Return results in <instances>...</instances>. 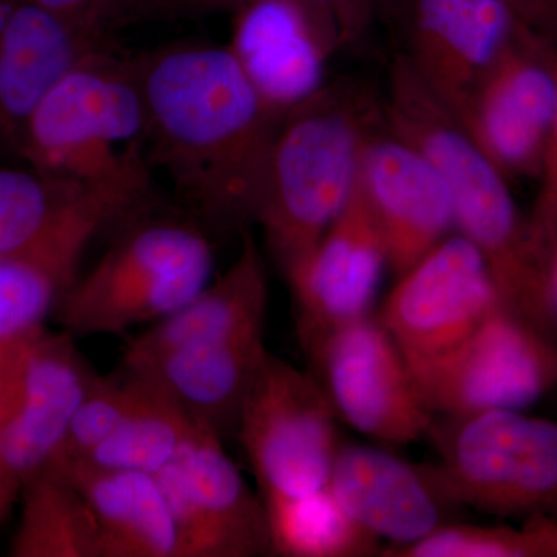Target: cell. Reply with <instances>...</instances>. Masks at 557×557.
Here are the masks:
<instances>
[{
	"instance_id": "38",
	"label": "cell",
	"mask_w": 557,
	"mask_h": 557,
	"mask_svg": "<svg viewBox=\"0 0 557 557\" xmlns=\"http://www.w3.org/2000/svg\"><path fill=\"white\" fill-rule=\"evenodd\" d=\"M556 542H557V520H556Z\"/></svg>"
},
{
	"instance_id": "19",
	"label": "cell",
	"mask_w": 557,
	"mask_h": 557,
	"mask_svg": "<svg viewBox=\"0 0 557 557\" xmlns=\"http://www.w3.org/2000/svg\"><path fill=\"white\" fill-rule=\"evenodd\" d=\"M358 186L383 234L388 269L397 274L456 233L453 194L442 172L386 121L362 150Z\"/></svg>"
},
{
	"instance_id": "20",
	"label": "cell",
	"mask_w": 557,
	"mask_h": 557,
	"mask_svg": "<svg viewBox=\"0 0 557 557\" xmlns=\"http://www.w3.org/2000/svg\"><path fill=\"white\" fill-rule=\"evenodd\" d=\"M115 46L32 0H0V149L20 153L32 113L94 51Z\"/></svg>"
},
{
	"instance_id": "16",
	"label": "cell",
	"mask_w": 557,
	"mask_h": 557,
	"mask_svg": "<svg viewBox=\"0 0 557 557\" xmlns=\"http://www.w3.org/2000/svg\"><path fill=\"white\" fill-rule=\"evenodd\" d=\"M230 16L231 51L282 115L327 84L330 61L346 50L332 14L310 0H244Z\"/></svg>"
},
{
	"instance_id": "14",
	"label": "cell",
	"mask_w": 557,
	"mask_h": 557,
	"mask_svg": "<svg viewBox=\"0 0 557 557\" xmlns=\"http://www.w3.org/2000/svg\"><path fill=\"white\" fill-rule=\"evenodd\" d=\"M557 113V39L531 32L460 112L469 138L508 180L539 177Z\"/></svg>"
},
{
	"instance_id": "9",
	"label": "cell",
	"mask_w": 557,
	"mask_h": 557,
	"mask_svg": "<svg viewBox=\"0 0 557 557\" xmlns=\"http://www.w3.org/2000/svg\"><path fill=\"white\" fill-rule=\"evenodd\" d=\"M410 369L435 417L522 410L556 386L557 344L502 307L458 346Z\"/></svg>"
},
{
	"instance_id": "36",
	"label": "cell",
	"mask_w": 557,
	"mask_h": 557,
	"mask_svg": "<svg viewBox=\"0 0 557 557\" xmlns=\"http://www.w3.org/2000/svg\"><path fill=\"white\" fill-rule=\"evenodd\" d=\"M412 0H372L376 22H386L392 27H399L406 10Z\"/></svg>"
},
{
	"instance_id": "7",
	"label": "cell",
	"mask_w": 557,
	"mask_h": 557,
	"mask_svg": "<svg viewBox=\"0 0 557 557\" xmlns=\"http://www.w3.org/2000/svg\"><path fill=\"white\" fill-rule=\"evenodd\" d=\"M338 421L317 376L269 351L236 431L262 497L327 487L341 446Z\"/></svg>"
},
{
	"instance_id": "5",
	"label": "cell",
	"mask_w": 557,
	"mask_h": 557,
	"mask_svg": "<svg viewBox=\"0 0 557 557\" xmlns=\"http://www.w3.org/2000/svg\"><path fill=\"white\" fill-rule=\"evenodd\" d=\"M153 207L126 228L94 267L62 293L53 317L65 333L113 335L171 317L211 281L214 251L197 223L156 218Z\"/></svg>"
},
{
	"instance_id": "21",
	"label": "cell",
	"mask_w": 557,
	"mask_h": 557,
	"mask_svg": "<svg viewBox=\"0 0 557 557\" xmlns=\"http://www.w3.org/2000/svg\"><path fill=\"white\" fill-rule=\"evenodd\" d=\"M236 259L222 276L171 317L137 336L123 362L150 361L183 348L220 346L263 336L269 276L255 234L240 231Z\"/></svg>"
},
{
	"instance_id": "11",
	"label": "cell",
	"mask_w": 557,
	"mask_h": 557,
	"mask_svg": "<svg viewBox=\"0 0 557 557\" xmlns=\"http://www.w3.org/2000/svg\"><path fill=\"white\" fill-rule=\"evenodd\" d=\"M156 201L35 168H0V259L33 260L75 281L84 251L102 230Z\"/></svg>"
},
{
	"instance_id": "23",
	"label": "cell",
	"mask_w": 557,
	"mask_h": 557,
	"mask_svg": "<svg viewBox=\"0 0 557 557\" xmlns=\"http://www.w3.org/2000/svg\"><path fill=\"white\" fill-rule=\"evenodd\" d=\"M60 465L81 491L98 528V557H178L177 534L159 480L148 472Z\"/></svg>"
},
{
	"instance_id": "27",
	"label": "cell",
	"mask_w": 557,
	"mask_h": 557,
	"mask_svg": "<svg viewBox=\"0 0 557 557\" xmlns=\"http://www.w3.org/2000/svg\"><path fill=\"white\" fill-rule=\"evenodd\" d=\"M555 519L537 516L527 525H472L450 522L412 545L384 548L386 557H557Z\"/></svg>"
},
{
	"instance_id": "12",
	"label": "cell",
	"mask_w": 557,
	"mask_h": 557,
	"mask_svg": "<svg viewBox=\"0 0 557 557\" xmlns=\"http://www.w3.org/2000/svg\"><path fill=\"white\" fill-rule=\"evenodd\" d=\"M502 307L485 259L453 233L398 274L379 319L409 366H416L458 346Z\"/></svg>"
},
{
	"instance_id": "1",
	"label": "cell",
	"mask_w": 557,
	"mask_h": 557,
	"mask_svg": "<svg viewBox=\"0 0 557 557\" xmlns=\"http://www.w3.org/2000/svg\"><path fill=\"white\" fill-rule=\"evenodd\" d=\"M152 171L194 218L222 231L255 225L271 145L285 115L270 108L228 44H164L131 54Z\"/></svg>"
},
{
	"instance_id": "31",
	"label": "cell",
	"mask_w": 557,
	"mask_h": 557,
	"mask_svg": "<svg viewBox=\"0 0 557 557\" xmlns=\"http://www.w3.org/2000/svg\"><path fill=\"white\" fill-rule=\"evenodd\" d=\"M537 178L541 186H539L533 212L528 218V226H530L534 248L557 219V113Z\"/></svg>"
},
{
	"instance_id": "18",
	"label": "cell",
	"mask_w": 557,
	"mask_h": 557,
	"mask_svg": "<svg viewBox=\"0 0 557 557\" xmlns=\"http://www.w3.org/2000/svg\"><path fill=\"white\" fill-rule=\"evenodd\" d=\"M387 267L383 234L357 183L347 207L287 278L304 351L336 329L370 317Z\"/></svg>"
},
{
	"instance_id": "3",
	"label": "cell",
	"mask_w": 557,
	"mask_h": 557,
	"mask_svg": "<svg viewBox=\"0 0 557 557\" xmlns=\"http://www.w3.org/2000/svg\"><path fill=\"white\" fill-rule=\"evenodd\" d=\"M383 102L388 129L420 149L448 183L456 233L485 259L505 309L555 335L557 324L545 299L536 248L509 180L469 138L453 110L421 83L401 53L392 61Z\"/></svg>"
},
{
	"instance_id": "22",
	"label": "cell",
	"mask_w": 557,
	"mask_h": 557,
	"mask_svg": "<svg viewBox=\"0 0 557 557\" xmlns=\"http://www.w3.org/2000/svg\"><path fill=\"white\" fill-rule=\"evenodd\" d=\"M267 354L263 336H258L121 364L156 384L200 431L223 440L236 435L242 408Z\"/></svg>"
},
{
	"instance_id": "2",
	"label": "cell",
	"mask_w": 557,
	"mask_h": 557,
	"mask_svg": "<svg viewBox=\"0 0 557 557\" xmlns=\"http://www.w3.org/2000/svg\"><path fill=\"white\" fill-rule=\"evenodd\" d=\"M383 124V95L368 81L350 76L327 81L282 120L255 225L285 278L306 262L347 207L362 150Z\"/></svg>"
},
{
	"instance_id": "4",
	"label": "cell",
	"mask_w": 557,
	"mask_h": 557,
	"mask_svg": "<svg viewBox=\"0 0 557 557\" xmlns=\"http://www.w3.org/2000/svg\"><path fill=\"white\" fill-rule=\"evenodd\" d=\"M17 157L91 188L157 197L131 54L106 47L62 76L32 113Z\"/></svg>"
},
{
	"instance_id": "32",
	"label": "cell",
	"mask_w": 557,
	"mask_h": 557,
	"mask_svg": "<svg viewBox=\"0 0 557 557\" xmlns=\"http://www.w3.org/2000/svg\"><path fill=\"white\" fill-rule=\"evenodd\" d=\"M44 9L60 14L61 17L86 28V30L97 33V35L110 36L101 27L98 10H100V0H32Z\"/></svg>"
},
{
	"instance_id": "29",
	"label": "cell",
	"mask_w": 557,
	"mask_h": 557,
	"mask_svg": "<svg viewBox=\"0 0 557 557\" xmlns=\"http://www.w3.org/2000/svg\"><path fill=\"white\" fill-rule=\"evenodd\" d=\"M138 392L137 375L124 366L112 375H95L51 461H76L89 456L123 423L137 401Z\"/></svg>"
},
{
	"instance_id": "10",
	"label": "cell",
	"mask_w": 557,
	"mask_h": 557,
	"mask_svg": "<svg viewBox=\"0 0 557 557\" xmlns=\"http://www.w3.org/2000/svg\"><path fill=\"white\" fill-rule=\"evenodd\" d=\"M306 355L339 421L384 445L405 446L429 437L437 417L379 318L336 329Z\"/></svg>"
},
{
	"instance_id": "34",
	"label": "cell",
	"mask_w": 557,
	"mask_h": 557,
	"mask_svg": "<svg viewBox=\"0 0 557 557\" xmlns=\"http://www.w3.org/2000/svg\"><path fill=\"white\" fill-rule=\"evenodd\" d=\"M533 30L557 39V0H504Z\"/></svg>"
},
{
	"instance_id": "8",
	"label": "cell",
	"mask_w": 557,
	"mask_h": 557,
	"mask_svg": "<svg viewBox=\"0 0 557 557\" xmlns=\"http://www.w3.org/2000/svg\"><path fill=\"white\" fill-rule=\"evenodd\" d=\"M95 375L69 333L42 329L14 344L0 386V523L57 456Z\"/></svg>"
},
{
	"instance_id": "30",
	"label": "cell",
	"mask_w": 557,
	"mask_h": 557,
	"mask_svg": "<svg viewBox=\"0 0 557 557\" xmlns=\"http://www.w3.org/2000/svg\"><path fill=\"white\" fill-rule=\"evenodd\" d=\"M244 0H163L160 9L170 16H208L231 13ZM332 14L338 25L344 49L358 47L376 24L372 0H310Z\"/></svg>"
},
{
	"instance_id": "37",
	"label": "cell",
	"mask_w": 557,
	"mask_h": 557,
	"mask_svg": "<svg viewBox=\"0 0 557 557\" xmlns=\"http://www.w3.org/2000/svg\"><path fill=\"white\" fill-rule=\"evenodd\" d=\"M16 343L0 344V386H2L3 376H5L7 368H9L11 351H13L14 344Z\"/></svg>"
},
{
	"instance_id": "15",
	"label": "cell",
	"mask_w": 557,
	"mask_h": 557,
	"mask_svg": "<svg viewBox=\"0 0 557 557\" xmlns=\"http://www.w3.org/2000/svg\"><path fill=\"white\" fill-rule=\"evenodd\" d=\"M410 69L460 112L502 58L533 28L504 0H412L399 24Z\"/></svg>"
},
{
	"instance_id": "26",
	"label": "cell",
	"mask_w": 557,
	"mask_h": 557,
	"mask_svg": "<svg viewBox=\"0 0 557 557\" xmlns=\"http://www.w3.org/2000/svg\"><path fill=\"white\" fill-rule=\"evenodd\" d=\"M132 372L139 383L134 408L110 437L89 456L76 461L156 475L174 460L186 440L199 428L156 384L135 370Z\"/></svg>"
},
{
	"instance_id": "17",
	"label": "cell",
	"mask_w": 557,
	"mask_h": 557,
	"mask_svg": "<svg viewBox=\"0 0 557 557\" xmlns=\"http://www.w3.org/2000/svg\"><path fill=\"white\" fill-rule=\"evenodd\" d=\"M329 490L359 527L387 542L384 548L416 544L456 522L463 509L438 465L412 463L372 446L341 443Z\"/></svg>"
},
{
	"instance_id": "24",
	"label": "cell",
	"mask_w": 557,
	"mask_h": 557,
	"mask_svg": "<svg viewBox=\"0 0 557 557\" xmlns=\"http://www.w3.org/2000/svg\"><path fill=\"white\" fill-rule=\"evenodd\" d=\"M13 557H98V528L89 504L67 472L46 465L21 487Z\"/></svg>"
},
{
	"instance_id": "13",
	"label": "cell",
	"mask_w": 557,
	"mask_h": 557,
	"mask_svg": "<svg viewBox=\"0 0 557 557\" xmlns=\"http://www.w3.org/2000/svg\"><path fill=\"white\" fill-rule=\"evenodd\" d=\"M197 429L159 474L174 522L178 557L273 555L265 504L225 453Z\"/></svg>"
},
{
	"instance_id": "33",
	"label": "cell",
	"mask_w": 557,
	"mask_h": 557,
	"mask_svg": "<svg viewBox=\"0 0 557 557\" xmlns=\"http://www.w3.org/2000/svg\"><path fill=\"white\" fill-rule=\"evenodd\" d=\"M536 251L539 263H541L545 299L557 324V219L537 242Z\"/></svg>"
},
{
	"instance_id": "25",
	"label": "cell",
	"mask_w": 557,
	"mask_h": 557,
	"mask_svg": "<svg viewBox=\"0 0 557 557\" xmlns=\"http://www.w3.org/2000/svg\"><path fill=\"white\" fill-rule=\"evenodd\" d=\"M273 555L364 557L381 555L383 544L358 525L327 487L302 496L262 497Z\"/></svg>"
},
{
	"instance_id": "6",
	"label": "cell",
	"mask_w": 557,
	"mask_h": 557,
	"mask_svg": "<svg viewBox=\"0 0 557 557\" xmlns=\"http://www.w3.org/2000/svg\"><path fill=\"white\" fill-rule=\"evenodd\" d=\"M461 508L528 519L557 511V423L497 409L435 418L429 432Z\"/></svg>"
},
{
	"instance_id": "35",
	"label": "cell",
	"mask_w": 557,
	"mask_h": 557,
	"mask_svg": "<svg viewBox=\"0 0 557 557\" xmlns=\"http://www.w3.org/2000/svg\"><path fill=\"white\" fill-rule=\"evenodd\" d=\"M159 5L160 0H100L98 17L104 32L112 35L115 28Z\"/></svg>"
},
{
	"instance_id": "28",
	"label": "cell",
	"mask_w": 557,
	"mask_h": 557,
	"mask_svg": "<svg viewBox=\"0 0 557 557\" xmlns=\"http://www.w3.org/2000/svg\"><path fill=\"white\" fill-rule=\"evenodd\" d=\"M69 277L25 259H0V344L16 343L44 329Z\"/></svg>"
}]
</instances>
